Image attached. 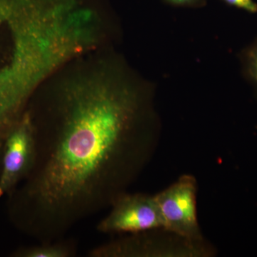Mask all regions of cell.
Returning a JSON list of instances; mask_svg holds the SVG:
<instances>
[{
  "label": "cell",
  "mask_w": 257,
  "mask_h": 257,
  "mask_svg": "<svg viewBox=\"0 0 257 257\" xmlns=\"http://www.w3.org/2000/svg\"><path fill=\"white\" fill-rule=\"evenodd\" d=\"M36 155L8 196L10 222L38 242L64 238L109 209L156 150L155 88L113 47L74 59L29 104Z\"/></svg>",
  "instance_id": "cell-1"
},
{
  "label": "cell",
  "mask_w": 257,
  "mask_h": 257,
  "mask_svg": "<svg viewBox=\"0 0 257 257\" xmlns=\"http://www.w3.org/2000/svg\"><path fill=\"white\" fill-rule=\"evenodd\" d=\"M56 64L45 20L25 0H0V170L8 135Z\"/></svg>",
  "instance_id": "cell-2"
},
{
  "label": "cell",
  "mask_w": 257,
  "mask_h": 257,
  "mask_svg": "<svg viewBox=\"0 0 257 257\" xmlns=\"http://www.w3.org/2000/svg\"><path fill=\"white\" fill-rule=\"evenodd\" d=\"M197 194L195 177L184 175L155 196L163 219L164 230L189 241L204 242L198 221Z\"/></svg>",
  "instance_id": "cell-3"
},
{
  "label": "cell",
  "mask_w": 257,
  "mask_h": 257,
  "mask_svg": "<svg viewBox=\"0 0 257 257\" xmlns=\"http://www.w3.org/2000/svg\"><path fill=\"white\" fill-rule=\"evenodd\" d=\"M109 209L96 225V230L102 234H134L163 229V219L155 195L126 192Z\"/></svg>",
  "instance_id": "cell-4"
},
{
  "label": "cell",
  "mask_w": 257,
  "mask_h": 257,
  "mask_svg": "<svg viewBox=\"0 0 257 257\" xmlns=\"http://www.w3.org/2000/svg\"><path fill=\"white\" fill-rule=\"evenodd\" d=\"M35 155V130L27 109L5 142L0 170V199L8 197L28 177Z\"/></svg>",
  "instance_id": "cell-5"
},
{
  "label": "cell",
  "mask_w": 257,
  "mask_h": 257,
  "mask_svg": "<svg viewBox=\"0 0 257 257\" xmlns=\"http://www.w3.org/2000/svg\"><path fill=\"white\" fill-rule=\"evenodd\" d=\"M77 253V243L74 239H62L39 242L38 244L23 246L12 253L15 257H72Z\"/></svg>",
  "instance_id": "cell-6"
},
{
  "label": "cell",
  "mask_w": 257,
  "mask_h": 257,
  "mask_svg": "<svg viewBox=\"0 0 257 257\" xmlns=\"http://www.w3.org/2000/svg\"><path fill=\"white\" fill-rule=\"evenodd\" d=\"M239 60L243 76L257 94V40L241 51Z\"/></svg>",
  "instance_id": "cell-7"
},
{
  "label": "cell",
  "mask_w": 257,
  "mask_h": 257,
  "mask_svg": "<svg viewBox=\"0 0 257 257\" xmlns=\"http://www.w3.org/2000/svg\"><path fill=\"white\" fill-rule=\"evenodd\" d=\"M230 6L242 10L246 13H257V4L254 0H222Z\"/></svg>",
  "instance_id": "cell-8"
},
{
  "label": "cell",
  "mask_w": 257,
  "mask_h": 257,
  "mask_svg": "<svg viewBox=\"0 0 257 257\" xmlns=\"http://www.w3.org/2000/svg\"><path fill=\"white\" fill-rule=\"evenodd\" d=\"M165 1L175 6L193 7V8H198L205 4V0H165Z\"/></svg>",
  "instance_id": "cell-9"
}]
</instances>
